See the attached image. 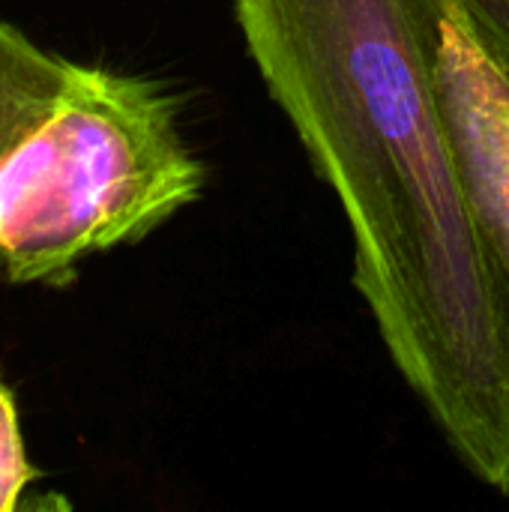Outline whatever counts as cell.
<instances>
[{
	"mask_svg": "<svg viewBox=\"0 0 509 512\" xmlns=\"http://www.w3.org/2000/svg\"><path fill=\"white\" fill-rule=\"evenodd\" d=\"M471 27L492 51V57L509 69V0H459Z\"/></svg>",
	"mask_w": 509,
	"mask_h": 512,
	"instance_id": "5",
	"label": "cell"
},
{
	"mask_svg": "<svg viewBox=\"0 0 509 512\" xmlns=\"http://www.w3.org/2000/svg\"><path fill=\"white\" fill-rule=\"evenodd\" d=\"M36 471L27 462L24 438L18 426V408L12 390L0 378V512L21 507V495L27 492Z\"/></svg>",
	"mask_w": 509,
	"mask_h": 512,
	"instance_id": "4",
	"label": "cell"
},
{
	"mask_svg": "<svg viewBox=\"0 0 509 512\" xmlns=\"http://www.w3.org/2000/svg\"><path fill=\"white\" fill-rule=\"evenodd\" d=\"M450 0H234L246 48L336 192L354 288L462 465L509 501V279L441 105Z\"/></svg>",
	"mask_w": 509,
	"mask_h": 512,
	"instance_id": "1",
	"label": "cell"
},
{
	"mask_svg": "<svg viewBox=\"0 0 509 512\" xmlns=\"http://www.w3.org/2000/svg\"><path fill=\"white\" fill-rule=\"evenodd\" d=\"M438 87L468 201L509 279V69L483 45L459 0L441 21Z\"/></svg>",
	"mask_w": 509,
	"mask_h": 512,
	"instance_id": "3",
	"label": "cell"
},
{
	"mask_svg": "<svg viewBox=\"0 0 509 512\" xmlns=\"http://www.w3.org/2000/svg\"><path fill=\"white\" fill-rule=\"evenodd\" d=\"M174 99L75 63L0 21V279L66 285L204 192Z\"/></svg>",
	"mask_w": 509,
	"mask_h": 512,
	"instance_id": "2",
	"label": "cell"
}]
</instances>
